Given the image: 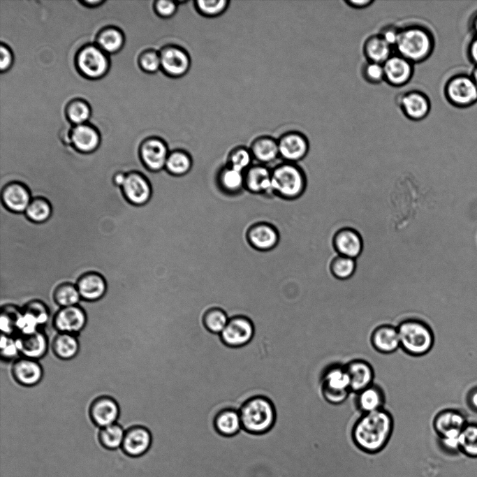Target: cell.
Masks as SVG:
<instances>
[{
  "label": "cell",
  "mask_w": 477,
  "mask_h": 477,
  "mask_svg": "<svg viewBox=\"0 0 477 477\" xmlns=\"http://www.w3.org/2000/svg\"><path fill=\"white\" fill-rule=\"evenodd\" d=\"M321 386L322 396L327 402L334 405L344 402L351 392L350 379L345 365L328 366L322 374Z\"/></svg>",
  "instance_id": "obj_7"
},
{
  "label": "cell",
  "mask_w": 477,
  "mask_h": 477,
  "mask_svg": "<svg viewBox=\"0 0 477 477\" xmlns=\"http://www.w3.org/2000/svg\"><path fill=\"white\" fill-rule=\"evenodd\" d=\"M253 160L249 148L237 146L229 152L226 165L244 173L252 165Z\"/></svg>",
  "instance_id": "obj_45"
},
{
  "label": "cell",
  "mask_w": 477,
  "mask_h": 477,
  "mask_svg": "<svg viewBox=\"0 0 477 477\" xmlns=\"http://www.w3.org/2000/svg\"><path fill=\"white\" fill-rule=\"evenodd\" d=\"M356 269L355 259L337 254L329 264L330 274L339 280L351 278Z\"/></svg>",
  "instance_id": "obj_39"
},
{
  "label": "cell",
  "mask_w": 477,
  "mask_h": 477,
  "mask_svg": "<svg viewBox=\"0 0 477 477\" xmlns=\"http://www.w3.org/2000/svg\"><path fill=\"white\" fill-rule=\"evenodd\" d=\"M214 425L221 436L230 437L236 435L242 429L239 411L233 408L220 410L215 416Z\"/></svg>",
  "instance_id": "obj_34"
},
{
  "label": "cell",
  "mask_w": 477,
  "mask_h": 477,
  "mask_svg": "<svg viewBox=\"0 0 477 477\" xmlns=\"http://www.w3.org/2000/svg\"><path fill=\"white\" fill-rule=\"evenodd\" d=\"M86 313L80 304L59 308L53 317V326L58 332L76 335L87 324Z\"/></svg>",
  "instance_id": "obj_16"
},
{
  "label": "cell",
  "mask_w": 477,
  "mask_h": 477,
  "mask_svg": "<svg viewBox=\"0 0 477 477\" xmlns=\"http://www.w3.org/2000/svg\"><path fill=\"white\" fill-rule=\"evenodd\" d=\"M467 402L471 409L477 411V386L471 389L468 392Z\"/></svg>",
  "instance_id": "obj_57"
},
{
  "label": "cell",
  "mask_w": 477,
  "mask_h": 477,
  "mask_svg": "<svg viewBox=\"0 0 477 477\" xmlns=\"http://www.w3.org/2000/svg\"><path fill=\"white\" fill-rule=\"evenodd\" d=\"M467 54L469 60L477 66V36H474L470 41L467 48Z\"/></svg>",
  "instance_id": "obj_56"
},
{
  "label": "cell",
  "mask_w": 477,
  "mask_h": 477,
  "mask_svg": "<svg viewBox=\"0 0 477 477\" xmlns=\"http://www.w3.org/2000/svg\"><path fill=\"white\" fill-rule=\"evenodd\" d=\"M76 286L82 300L96 302L101 300L107 291V284L104 278L96 272H89L82 275Z\"/></svg>",
  "instance_id": "obj_29"
},
{
  "label": "cell",
  "mask_w": 477,
  "mask_h": 477,
  "mask_svg": "<svg viewBox=\"0 0 477 477\" xmlns=\"http://www.w3.org/2000/svg\"><path fill=\"white\" fill-rule=\"evenodd\" d=\"M16 339L20 354L22 357L38 360L47 353V339L40 330L31 334L20 335Z\"/></svg>",
  "instance_id": "obj_28"
},
{
  "label": "cell",
  "mask_w": 477,
  "mask_h": 477,
  "mask_svg": "<svg viewBox=\"0 0 477 477\" xmlns=\"http://www.w3.org/2000/svg\"><path fill=\"white\" fill-rule=\"evenodd\" d=\"M394 48L378 33L367 37L362 44V52L366 61L383 64L393 54Z\"/></svg>",
  "instance_id": "obj_32"
},
{
  "label": "cell",
  "mask_w": 477,
  "mask_h": 477,
  "mask_svg": "<svg viewBox=\"0 0 477 477\" xmlns=\"http://www.w3.org/2000/svg\"><path fill=\"white\" fill-rule=\"evenodd\" d=\"M71 145L82 154L93 153L101 145L97 131L87 124L76 125L71 133Z\"/></svg>",
  "instance_id": "obj_27"
},
{
  "label": "cell",
  "mask_w": 477,
  "mask_h": 477,
  "mask_svg": "<svg viewBox=\"0 0 477 477\" xmlns=\"http://www.w3.org/2000/svg\"><path fill=\"white\" fill-rule=\"evenodd\" d=\"M80 342L75 335L58 332L53 338L52 351L57 358L69 360L79 352Z\"/></svg>",
  "instance_id": "obj_36"
},
{
  "label": "cell",
  "mask_w": 477,
  "mask_h": 477,
  "mask_svg": "<svg viewBox=\"0 0 477 477\" xmlns=\"http://www.w3.org/2000/svg\"><path fill=\"white\" fill-rule=\"evenodd\" d=\"M103 2V1L96 0V1H85L82 3H85L86 6H98L99 4H101Z\"/></svg>",
  "instance_id": "obj_60"
},
{
  "label": "cell",
  "mask_w": 477,
  "mask_h": 477,
  "mask_svg": "<svg viewBox=\"0 0 477 477\" xmlns=\"http://www.w3.org/2000/svg\"><path fill=\"white\" fill-rule=\"evenodd\" d=\"M11 373L17 383L22 386L32 387L41 381L43 369L38 360L22 357L13 362Z\"/></svg>",
  "instance_id": "obj_24"
},
{
  "label": "cell",
  "mask_w": 477,
  "mask_h": 477,
  "mask_svg": "<svg viewBox=\"0 0 477 477\" xmlns=\"http://www.w3.org/2000/svg\"><path fill=\"white\" fill-rule=\"evenodd\" d=\"M53 300L55 304L61 308L78 305L82 298L76 285L64 283L56 288Z\"/></svg>",
  "instance_id": "obj_38"
},
{
  "label": "cell",
  "mask_w": 477,
  "mask_h": 477,
  "mask_svg": "<svg viewBox=\"0 0 477 477\" xmlns=\"http://www.w3.org/2000/svg\"><path fill=\"white\" fill-rule=\"evenodd\" d=\"M246 240L254 250L267 252L275 249L280 241L277 228L267 221H258L251 224L246 231Z\"/></svg>",
  "instance_id": "obj_11"
},
{
  "label": "cell",
  "mask_w": 477,
  "mask_h": 477,
  "mask_svg": "<svg viewBox=\"0 0 477 477\" xmlns=\"http://www.w3.org/2000/svg\"><path fill=\"white\" fill-rule=\"evenodd\" d=\"M0 69L1 72L6 71L12 65L13 54L10 49L5 45L0 47Z\"/></svg>",
  "instance_id": "obj_54"
},
{
  "label": "cell",
  "mask_w": 477,
  "mask_h": 477,
  "mask_svg": "<svg viewBox=\"0 0 477 477\" xmlns=\"http://www.w3.org/2000/svg\"><path fill=\"white\" fill-rule=\"evenodd\" d=\"M396 103L404 116L413 122L425 119L431 110L429 96L417 89L401 92L397 96Z\"/></svg>",
  "instance_id": "obj_9"
},
{
  "label": "cell",
  "mask_w": 477,
  "mask_h": 477,
  "mask_svg": "<svg viewBox=\"0 0 477 477\" xmlns=\"http://www.w3.org/2000/svg\"><path fill=\"white\" fill-rule=\"evenodd\" d=\"M350 379L351 392L358 393L374 383V370L363 359H353L345 365Z\"/></svg>",
  "instance_id": "obj_25"
},
{
  "label": "cell",
  "mask_w": 477,
  "mask_h": 477,
  "mask_svg": "<svg viewBox=\"0 0 477 477\" xmlns=\"http://www.w3.org/2000/svg\"><path fill=\"white\" fill-rule=\"evenodd\" d=\"M244 189L254 195L274 196L272 168L261 163L252 164L244 173Z\"/></svg>",
  "instance_id": "obj_22"
},
{
  "label": "cell",
  "mask_w": 477,
  "mask_h": 477,
  "mask_svg": "<svg viewBox=\"0 0 477 477\" xmlns=\"http://www.w3.org/2000/svg\"><path fill=\"white\" fill-rule=\"evenodd\" d=\"M122 189L128 201L135 205L147 203L152 195L149 181L145 175L137 171H131L126 174Z\"/></svg>",
  "instance_id": "obj_20"
},
{
  "label": "cell",
  "mask_w": 477,
  "mask_h": 477,
  "mask_svg": "<svg viewBox=\"0 0 477 477\" xmlns=\"http://www.w3.org/2000/svg\"><path fill=\"white\" fill-rule=\"evenodd\" d=\"M471 29L474 34V36H477V13H476L471 20Z\"/></svg>",
  "instance_id": "obj_59"
},
{
  "label": "cell",
  "mask_w": 477,
  "mask_h": 477,
  "mask_svg": "<svg viewBox=\"0 0 477 477\" xmlns=\"http://www.w3.org/2000/svg\"><path fill=\"white\" fill-rule=\"evenodd\" d=\"M443 92L446 100L457 108H466L477 103V87L470 75L451 76L445 84Z\"/></svg>",
  "instance_id": "obj_8"
},
{
  "label": "cell",
  "mask_w": 477,
  "mask_h": 477,
  "mask_svg": "<svg viewBox=\"0 0 477 477\" xmlns=\"http://www.w3.org/2000/svg\"><path fill=\"white\" fill-rule=\"evenodd\" d=\"M399 28L400 27L394 24H388L382 27L378 34L394 48L398 38Z\"/></svg>",
  "instance_id": "obj_53"
},
{
  "label": "cell",
  "mask_w": 477,
  "mask_h": 477,
  "mask_svg": "<svg viewBox=\"0 0 477 477\" xmlns=\"http://www.w3.org/2000/svg\"><path fill=\"white\" fill-rule=\"evenodd\" d=\"M178 5L177 1L159 0L155 1L154 8L159 17L170 18L175 15Z\"/></svg>",
  "instance_id": "obj_52"
},
{
  "label": "cell",
  "mask_w": 477,
  "mask_h": 477,
  "mask_svg": "<svg viewBox=\"0 0 477 477\" xmlns=\"http://www.w3.org/2000/svg\"><path fill=\"white\" fill-rule=\"evenodd\" d=\"M470 75L477 87V66L473 68Z\"/></svg>",
  "instance_id": "obj_61"
},
{
  "label": "cell",
  "mask_w": 477,
  "mask_h": 477,
  "mask_svg": "<svg viewBox=\"0 0 477 477\" xmlns=\"http://www.w3.org/2000/svg\"><path fill=\"white\" fill-rule=\"evenodd\" d=\"M370 342L372 347L382 354H391L400 348L397 326L382 324L372 332Z\"/></svg>",
  "instance_id": "obj_26"
},
{
  "label": "cell",
  "mask_w": 477,
  "mask_h": 477,
  "mask_svg": "<svg viewBox=\"0 0 477 477\" xmlns=\"http://www.w3.org/2000/svg\"><path fill=\"white\" fill-rule=\"evenodd\" d=\"M125 430L117 423L100 429L98 439L100 444L108 450H115L121 447Z\"/></svg>",
  "instance_id": "obj_37"
},
{
  "label": "cell",
  "mask_w": 477,
  "mask_h": 477,
  "mask_svg": "<svg viewBox=\"0 0 477 477\" xmlns=\"http://www.w3.org/2000/svg\"><path fill=\"white\" fill-rule=\"evenodd\" d=\"M126 177V173L121 171H118L114 174L112 177V182L116 186L122 187L125 182Z\"/></svg>",
  "instance_id": "obj_58"
},
{
  "label": "cell",
  "mask_w": 477,
  "mask_h": 477,
  "mask_svg": "<svg viewBox=\"0 0 477 477\" xmlns=\"http://www.w3.org/2000/svg\"><path fill=\"white\" fill-rule=\"evenodd\" d=\"M31 200L29 189L20 182L9 183L0 190V202L15 213H24Z\"/></svg>",
  "instance_id": "obj_23"
},
{
  "label": "cell",
  "mask_w": 477,
  "mask_h": 477,
  "mask_svg": "<svg viewBox=\"0 0 477 477\" xmlns=\"http://www.w3.org/2000/svg\"><path fill=\"white\" fill-rule=\"evenodd\" d=\"M194 3L200 14L207 17H215L223 13L230 2L228 0H198Z\"/></svg>",
  "instance_id": "obj_47"
},
{
  "label": "cell",
  "mask_w": 477,
  "mask_h": 477,
  "mask_svg": "<svg viewBox=\"0 0 477 477\" xmlns=\"http://www.w3.org/2000/svg\"><path fill=\"white\" fill-rule=\"evenodd\" d=\"M393 427V418L385 409L364 413L353 425L352 440L360 450L367 454H376L386 446Z\"/></svg>",
  "instance_id": "obj_1"
},
{
  "label": "cell",
  "mask_w": 477,
  "mask_h": 477,
  "mask_svg": "<svg viewBox=\"0 0 477 477\" xmlns=\"http://www.w3.org/2000/svg\"><path fill=\"white\" fill-rule=\"evenodd\" d=\"M21 310L19 306L14 304L1 305L0 325L2 334L11 336L13 332L17 331Z\"/></svg>",
  "instance_id": "obj_44"
},
{
  "label": "cell",
  "mask_w": 477,
  "mask_h": 477,
  "mask_svg": "<svg viewBox=\"0 0 477 477\" xmlns=\"http://www.w3.org/2000/svg\"><path fill=\"white\" fill-rule=\"evenodd\" d=\"M459 446L467 455L477 457V423L468 422L465 425L460 434Z\"/></svg>",
  "instance_id": "obj_43"
},
{
  "label": "cell",
  "mask_w": 477,
  "mask_h": 477,
  "mask_svg": "<svg viewBox=\"0 0 477 477\" xmlns=\"http://www.w3.org/2000/svg\"><path fill=\"white\" fill-rule=\"evenodd\" d=\"M161 68L168 76L180 78L184 75L191 66L189 53L181 46L166 45L159 51Z\"/></svg>",
  "instance_id": "obj_13"
},
{
  "label": "cell",
  "mask_w": 477,
  "mask_h": 477,
  "mask_svg": "<svg viewBox=\"0 0 477 477\" xmlns=\"http://www.w3.org/2000/svg\"><path fill=\"white\" fill-rule=\"evenodd\" d=\"M385 402L383 390L375 383L356 393L355 405L362 414L384 409Z\"/></svg>",
  "instance_id": "obj_30"
},
{
  "label": "cell",
  "mask_w": 477,
  "mask_h": 477,
  "mask_svg": "<svg viewBox=\"0 0 477 477\" xmlns=\"http://www.w3.org/2000/svg\"><path fill=\"white\" fill-rule=\"evenodd\" d=\"M360 73L368 84L376 85L385 82L383 66L381 64L365 61L361 66Z\"/></svg>",
  "instance_id": "obj_49"
},
{
  "label": "cell",
  "mask_w": 477,
  "mask_h": 477,
  "mask_svg": "<svg viewBox=\"0 0 477 477\" xmlns=\"http://www.w3.org/2000/svg\"><path fill=\"white\" fill-rule=\"evenodd\" d=\"M23 311L31 316L41 326L44 325L50 318V307L41 300H31L22 307Z\"/></svg>",
  "instance_id": "obj_46"
},
{
  "label": "cell",
  "mask_w": 477,
  "mask_h": 477,
  "mask_svg": "<svg viewBox=\"0 0 477 477\" xmlns=\"http://www.w3.org/2000/svg\"><path fill=\"white\" fill-rule=\"evenodd\" d=\"M468 423L464 414L454 409L438 412L433 418L432 427L438 441L444 448L455 451L460 449V434Z\"/></svg>",
  "instance_id": "obj_6"
},
{
  "label": "cell",
  "mask_w": 477,
  "mask_h": 477,
  "mask_svg": "<svg viewBox=\"0 0 477 477\" xmlns=\"http://www.w3.org/2000/svg\"><path fill=\"white\" fill-rule=\"evenodd\" d=\"M139 64L141 68L149 73H154L161 68V57L159 52L154 50H147L140 56Z\"/></svg>",
  "instance_id": "obj_50"
},
{
  "label": "cell",
  "mask_w": 477,
  "mask_h": 477,
  "mask_svg": "<svg viewBox=\"0 0 477 477\" xmlns=\"http://www.w3.org/2000/svg\"><path fill=\"white\" fill-rule=\"evenodd\" d=\"M98 47L105 52L114 53L124 44L122 33L114 27L106 28L98 36Z\"/></svg>",
  "instance_id": "obj_42"
},
{
  "label": "cell",
  "mask_w": 477,
  "mask_h": 477,
  "mask_svg": "<svg viewBox=\"0 0 477 477\" xmlns=\"http://www.w3.org/2000/svg\"><path fill=\"white\" fill-rule=\"evenodd\" d=\"M167 143L158 137L144 140L139 146V156L146 169L158 173L165 169L170 153Z\"/></svg>",
  "instance_id": "obj_10"
},
{
  "label": "cell",
  "mask_w": 477,
  "mask_h": 477,
  "mask_svg": "<svg viewBox=\"0 0 477 477\" xmlns=\"http://www.w3.org/2000/svg\"><path fill=\"white\" fill-rule=\"evenodd\" d=\"M400 348L411 356H422L429 353L434 343L432 328L418 318H407L397 325Z\"/></svg>",
  "instance_id": "obj_5"
},
{
  "label": "cell",
  "mask_w": 477,
  "mask_h": 477,
  "mask_svg": "<svg viewBox=\"0 0 477 477\" xmlns=\"http://www.w3.org/2000/svg\"><path fill=\"white\" fill-rule=\"evenodd\" d=\"M344 3L348 7L361 10L371 6L374 3V0H344Z\"/></svg>",
  "instance_id": "obj_55"
},
{
  "label": "cell",
  "mask_w": 477,
  "mask_h": 477,
  "mask_svg": "<svg viewBox=\"0 0 477 477\" xmlns=\"http://www.w3.org/2000/svg\"><path fill=\"white\" fill-rule=\"evenodd\" d=\"M77 64L84 75L96 79L106 73L109 61L105 52L99 47L87 45L80 50L77 57Z\"/></svg>",
  "instance_id": "obj_12"
},
{
  "label": "cell",
  "mask_w": 477,
  "mask_h": 477,
  "mask_svg": "<svg viewBox=\"0 0 477 477\" xmlns=\"http://www.w3.org/2000/svg\"><path fill=\"white\" fill-rule=\"evenodd\" d=\"M254 335L251 321L244 316H235L229 321L220 334L222 342L232 348H238L249 343Z\"/></svg>",
  "instance_id": "obj_15"
},
{
  "label": "cell",
  "mask_w": 477,
  "mask_h": 477,
  "mask_svg": "<svg viewBox=\"0 0 477 477\" xmlns=\"http://www.w3.org/2000/svg\"><path fill=\"white\" fill-rule=\"evenodd\" d=\"M66 112L70 121L76 125L84 124L91 115L89 105L82 100H74L71 102L67 107Z\"/></svg>",
  "instance_id": "obj_48"
},
{
  "label": "cell",
  "mask_w": 477,
  "mask_h": 477,
  "mask_svg": "<svg viewBox=\"0 0 477 477\" xmlns=\"http://www.w3.org/2000/svg\"><path fill=\"white\" fill-rule=\"evenodd\" d=\"M119 413L120 408L117 402L108 395L95 398L89 408L91 420L101 428L116 423Z\"/></svg>",
  "instance_id": "obj_19"
},
{
  "label": "cell",
  "mask_w": 477,
  "mask_h": 477,
  "mask_svg": "<svg viewBox=\"0 0 477 477\" xmlns=\"http://www.w3.org/2000/svg\"><path fill=\"white\" fill-rule=\"evenodd\" d=\"M279 157L283 161L295 163L306 157L309 151L307 137L298 131H289L277 140Z\"/></svg>",
  "instance_id": "obj_14"
},
{
  "label": "cell",
  "mask_w": 477,
  "mask_h": 477,
  "mask_svg": "<svg viewBox=\"0 0 477 477\" xmlns=\"http://www.w3.org/2000/svg\"><path fill=\"white\" fill-rule=\"evenodd\" d=\"M193 166L190 154L184 149H176L170 152L164 170L173 177H182L190 173Z\"/></svg>",
  "instance_id": "obj_35"
},
{
  "label": "cell",
  "mask_w": 477,
  "mask_h": 477,
  "mask_svg": "<svg viewBox=\"0 0 477 477\" xmlns=\"http://www.w3.org/2000/svg\"><path fill=\"white\" fill-rule=\"evenodd\" d=\"M152 444L153 436L149 429L142 425H135L125 430L121 448L124 454L138 457L147 453Z\"/></svg>",
  "instance_id": "obj_17"
},
{
  "label": "cell",
  "mask_w": 477,
  "mask_h": 477,
  "mask_svg": "<svg viewBox=\"0 0 477 477\" xmlns=\"http://www.w3.org/2000/svg\"><path fill=\"white\" fill-rule=\"evenodd\" d=\"M229 317L224 310L219 307L207 309L203 316V323L210 332L220 335L226 326Z\"/></svg>",
  "instance_id": "obj_40"
},
{
  "label": "cell",
  "mask_w": 477,
  "mask_h": 477,
  "mask_svg": "<svg viewBox=\"0 0 477 477\" xmlns=\"http://www.w3.org/2000/svg\"><path fill=\"white\" fill-rule=\"evenodd\" d=\"M435 40L425 25L410 23L400 27L394 50L413 64L425 61L433 53Z\"/></svg>",
  "instance_id": "obj_2"
},
{
  "label": "cell",
  "mask_w": 477,
  "mask_h": 477,
  "mask_svg": "<svg viewBox=\"0 0 477 477\" xmlns=\"http://www.w3.org/2000/svg\"><path fill=\"white\" fill-rule=\"evenodd\" d=\"M414 65L401 55L393 53L383 64L385 82L393 87L406 85L413 76Z\"/></svg>",
  "instance_id": "obj_18"
},
{
  "label": "cell",
  "mask_w": 477,
  "mask_h": 477,
  "mask_svg": "<svg viewBox=\"0 0 477 477\" xmlns=\"http://www.w3.org/2000/svg\"><path fill=\"white\" fill-rule=\"evenodd\" d=\"M307 187V177L298 163L283 161L272 168V188L274 196L286 200L301 197Z\"/></svg>",
  "instance_id": "obj_3"
},
{
  "label": "cell",
  "mask_w": 477,
  "mask_h": 477,
  "mask_svg": "<svg viewBox=\"0 0 477 477\" xmlns=\"http://www.w3.org/2000/svg\"><path fill=\"white\" fill-rule=\"evenodd\" d=\"M254 159L258 163L266 165L279 157L277 140L268 135L256 138L249 147Z\"/></svg>",
  "instance_id": "obj_33"
},
{
  "label": "cell",
  "mask_w": 477,
  "mask_h": 477,
  "mask_svg": "<svg viewBox=\"0 0 477 477\" xmlns=\"http://www.w3.org/2000/svg\"><path fill=\"white\" fill-rule=\"evenodd\" d=\"M216 182L219 189L228 196H236L245 190L244 173L226 164L217 173Z\"/></svg>",
  "instance_id": "obj_31"
},
{
  "label": "cell",
  "mask_w": 477,
  "mask_h": 477,
  "mask_svg": "<svg viewBox=\"0 0 477 477\" xmlns=\"http://www.w3.org/2000/svg\"><path fill=\"white\" fill-rule=\"evenodd\" d=\"M238 411L242 428L251 434H265L271 430L275 423L274 406L264 396H254L248 399Z\"/></svg>",
  "instance_id": "obj_4"
},
{
  "label": "cell",
  "mask_w": 477,
  "mask_h": 477,
  "mask_svg": "<svg viewBox=\"0 0 477 477\" xmlns=\"http://www.w3.org/2000/svg\"><path fill=\"white\" fill-rule=\"evenodd\" d=\"M24 213L30 221L41 223L51 217L52 207L46 199L41 197L34 198Z\"/></svg>",
  "instance_id": "obj_41"
},
{
  "label": "cell",
  "mask_w": 477,
  "mask_h": 477,
  "mask_svg": "<svg viewBox=\"0 0 477 477\" xmlns=\"http://www.w3.org/2000/svg\"><path fill=\"white\" fill-rule=\"evenodd\" d=\"M332 244L338 255L355 259L363 249V240L360 233L353 228L342 227L333 235Z\"/></svg>",
  "instance_id": "obj_21"
},
{
  "label": "cell",
  "mask_w": 477,
  "mask_h": 477,
  "mask_svg": "<svg viewBox=\"0 0 477 477\" xmlns=\"http://www.w3.org/2000/svg\"><path fill=\"white\" fill-rule=\"evenodd\" d=\"M1 355L4 359H13L20 354L16 337L2 334L0 342Z\"/></svg>",
  "instance_id": "obj_51"
}]
</instances>
